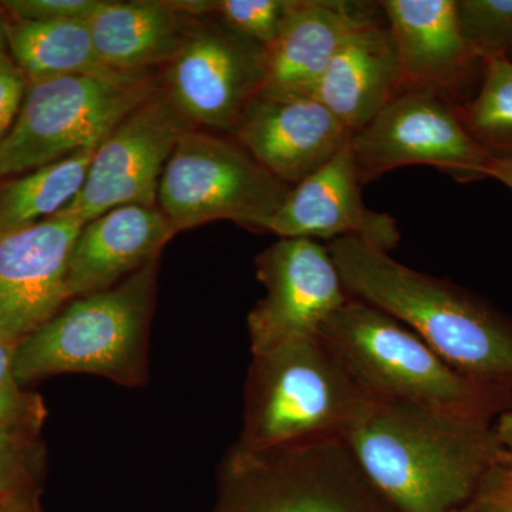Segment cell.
<instances>
[{"label":"cell","instance_id":"2","mask_svg":"<svg viewBox=\"0 0 512 512\" xmlns=\"http://www.w3.org/2000/svg\"><path fill=\"white\" fill-rule=\"evenodd\" d=\"M342 440L399 512H453L473 503L501 448L493 421L377 400Z\"/></svg>","mask_w":512,"mask_h":512},{"label":"cell","instance_id":"38","mask_svg":"<svg viewBox=\"0 0 512 512\" xmlns=\"http://www.w3.org/2000/svg\"><path fill=\"white\" fill-rule=\"evenodd\" d=\"M508 59L512 60V52L510 53V55H507Z\"/></svg>","mask_w":512,"mask_h":512},{"label":"cell","instance_id":"6","mask_svg":"<svg viewBox=\"0 0 512 512\" xmlns=\"http://www.w3.org/2000/svg\"><path fill=\"white\" fill-rule=\"evenodd\" d=\"M212 512H399L339 437L265 451L234 447Z\"/></svg>","mask_w":512,"mask_h":512},{"label":"cell","instance_id":"30","mask_svg":"<svg viewBox=\"0 0 512 512\" xmlns=\"http://www.w3.org/2000/svg\"><path fill=\"white\" fill-rule=\"evenodd\" d=\"M505 491L512 493V451L500 448L481 480L476 497Z\"/></svg>","mask_w":512,"mask_h":512},{"label":"cell","instance_id":"16","mask_svg":"<svg viewBox=\"0 0 512 512\" xmlns=\"http://www.w3.org/2000/svg\"><path fill=\"white\" fill-rule=\"evenodd\" d=\"M350 141V140H349ZM349 143L328 164L293 185L271 222L279 238H359L390 252L400 229L392 215L367 207Z\"/></svg>","mask_w":512,"mask_h":512},{"label":"cell","instance_id":"9","mask_svg":"<svg viewBox=\"0 0 512 512\" xmlns=\"http://www.w3.org/2000/svg\"><path fill=\"white\" fill-rule=\"evenodd\" d=\"M360 183L406 165L440 168L461 183L484 180L491 156L468 133L460 107L426 90L403 89L349 141Z\"/></svg>","mask_w":512,"mask_h":512},{"label":"cell","instance_id":"26","mask_svg":"<svg viewBox=\"0 0 512 512\" xmlns=\"http://www.w3.org/2000/svg\"><path fill=\"white\" fill-rule=\"evenodd\" d=\"M461 29L483 56L512 52V0H457Z\"/></svg>","mask_w":512,"mask_h":512},{"label":"cell","instance_id":"5","mask_svg":"<svg viewBox=\"0 0 512 512\" xmlns=\"http://www.w3.org/2000/svg\"><path fill=\"white\" fill-rule=\"evenodd\" d=\"M157 275L158 258L113 288L70 299L16 346L20 384L62 373H89L121 386H143Z\"/></svg>","mask_w":512,"mask_h":512},{"label":"cell","instance_id":"22","mask_svg":"<svg viewBox=\"0 0 512 512\" xmlns=\"http://www.w3.org/2000/svg\"><path fill=\"white\" fill-rule=\"evenodd\" d=\"M97 147L43 165L3 181L0 188V235L32 227L53 217L76 198L86 181Z\"/></svg>","mask_w":512,"mask_h":512},{"label":"cell","instance_id":"39","mask_svg":"<svg viewBox=\"0 0 512 512\" xmlns=\"http://www.w3.org/2000/svg\"><path fill=\"white\" fill-rule=\"evenodd\" d=\"M3 181L5 180H0V188H2Z\"/></svg>","mask_w":512,"mask_h":512},{"label":"cell","instance_id":"32","mask_svg":"<svg viewBox=\"0 0 512 512\" xmlns=\"http://www.w3.org/2000/svg\"><path fill=\"white\" fill-rule=\"evenodd\" d=\"M487 178L497 180L512 191V157L491 158L487 168Z\"/></svg>","mask_w":512,"mask_h":512},{"label":"cell","instance_id":"11","mask_svg":"<svg viewBox=\"0 0 512 512\" xmlns=\"http://www.w3.org/2000/svg\"><path fill=\"white\" fill-rule=\"evenodd\" d=\"M190 128L158 86L97 147L82 190L63 211L87 224L124 205L157 207L165 165Z\"/></svg>","mask_w":512,"mask_h":512},{"label":"cell","instance_id":"17","mask_svg":"<svg viewBox=\"0 0 512 512\" xmlns=\"http://www.w3.org/2000/svg\"><path fill=\"white\" fill-rule=\"evenodd\" d=\"M386 23L379 2L296 0L274 45L261 93L315 97L333 57L357 30Z\"/></svg>","mask_w":512,"mask_h":512},{"label":"cell","instance_id":"28","mask_svg":"<svg viewBox=\"0 0 512 512\" xmlns=\"http://www.w3.org/2000/svg\"><path fill=\"white\" fill-rule=\"evenodd\" d=\"M101 0H2L10 19L30 22L90 20Z\"/></svg>","mask_w":512,"mask_h":512},{"label":"cell","instance_id":"24","mask_svg":"<svg viewBox=\"0 0 512 512\" xmlns=\"http://www.w3.org/2000/svg\"><path fill=\"white\" fill-rule=\"evenodd\" d=\"M18 343L0 338V433L40 437L46 406L42 397L28 392L16 377Z\"/></svg>","mask_w":512,"mask_h":512},{"label":"cell","instance_id":"18","mask_svg":"<svg viewBox=\"0 0 512 512\" xmlns=\"http://www.w3.org/2000/svg\"><path fill=\"white\" fill-rule=\"evenodd\" d=\"M177 234L157 207L124 205L83 225L67 264L69 298L92 295L160 258Z\"/></svg>","mask_w":512,"mask_h":512},{"label":"cell","instance_id":"3","mask_svg":"<svg viewBox=\"0 0 512 512\" xmlns=\"http://www.w3.org/2000/svg\"><path fill=\"white\" fill-rule=\"evenodd\" d=\"M318 336L377 402L494 421L510 400L460 375L392 315L350 298Z\"/></svg>","mask_w":512,"mask_h":512},{"label":"cell","instance_id":"27","mask_svg":"<svg viewBox=\"0 0 512 512\" xmlns=\"http://www.w3.org/2000/svg\"><path fill=\"white\" fill-rule=\"evenodd\" d=\"M296 0H214L212 16L266 47L274 45Z\"/></svg>","mask_w":512,"mask_h":512},{"label":"cell","instance_id":"37","mask_svg":"<svg viewBox=\"0 0 512 512\" xmlns=\"http://www.w3.org/2000/svg\"><path fill=\"white\" fill-rule=\"evenodd\" d=\"M453 512H478L477 505L473 503L463 505V507L457 508L456 511Z\"/></svg>","mask_w":512,"mask_h":512},{"label":"cell","instance_id":"12","mask_svg":"<svg viewBox=\"0 0 512 512\" xmlns=\"http://www.w3.org/2000/svg\"><path fill=\"white\" fill-rule=\"evenodd\" d=\"M255 262L266 295L248 315L252 356L318 335L350 299L329 247L313 239L281 238Z\"/></svg>","mask_w":512,"mask_h":512},{"label":"cell","instance_id":"34","mask_svg":"<svg viewBox=\"0 0 512 512\" xmlns=\"http://www.w3.org/2000/svg\"><path fill=\"white\" fill-rule=\"evenodd\" d=\"M8 25V13L0 5V57L9 55Z\"/></svg>","mask_w":512,"mask_h":512},{"label":"cell","instance_id":"36","mask_svg":"<svg viewBox=\"0 0 512 512\" xmlns=\"http://www.w3.org/2000/svg\"><path fill=\"white\" fill-rule=\"evenodd\" d=\"M474 504L477 505L478 512H510L501 505L490 503V501L474 500Z\"/></svg>","mask_w":512,"mask_h":512},{"label":"cell","instance_id":"20","mask_svg":"<svg viewBox=\"0 0 512 512\" xmlns=\"http://www.w3.org/2000/svg\"><path fill=\"white\" fill-rule=\"evenodd\" d=\"M194 19L173 0H101L89 23L104 67L148 73L174 59Z\"/></svg>","mask_w":512,"mask_h":512},{"label":"cell","instance_id":"4","mask_svg":"<svg viewBox=\"0 0 512 512\" xmlns=\"http://www.w3.org/2000/svg\"><path fill=\"white\" fill-rule=\"evenodd\" d=\"M373 403L318 335L289 340L252 356L235 447L265 451L342 439Z\"/></svg>","mask_w":512,"mask_h":512},{"label":"cell","instance_id":"31","mask_svg":"<svg viewBox=\"0 0 512 512\" xmlns=\"http://www.w3.org/2000/svg\"><path fill=\"white\" fill-rule=\"evenodd\" d=\"M493 430L500 447L512 451V406L495 417Z\"/></svg>","mask_w":512,"mask_h":512},{"label":"cell","instance_id":"25","mask_svg":"<svg viewBox=\"0 0 512 512\" xmlns=\"http://www.w3.org/2000/svg\"><path fill=\"white\" fill-rule=\"evenodd\" d=\"M45 447L40 437L0 433V500L40 497Z\"/></svg>","mask_w":512,"mask_h":512},{"label":"cell","instance_id":"10","mask_svg":"<svg viewBox=\"0 0 512 512\" xmlns=\"http://www.w3.org/2000/svg\"><path fill=\"white\" fill-rule=\"evenodd\" d=\"M268 47L215 16L195 18L184 45L158 76L163 92L194 127L232 136L264 90Z\"/></svg>","mask_w":512,"mask_h":512},{"label":"cell","instance_id":"23","mask_svg":"<svg viewBox=\"0 0 512 512\" xmlns=\"http://www.w3.org/2000/svg\"><path fill=\"white\" fill-rule=\"evenodd\" d=\"M468 133L493 157H512V60L485 56L480 86L460 107Z\"/></svg>","mask_w":512,"mask_h":512},{"label":"cell","instance_id":"29","mask_svg":"<svg viewBox=\"0 0 512 512\" xmlns=\"http://www.w3.org/2000/svg\"><path fill=\"white\" fill-rule=\"evenodd\" d=\"M28 92V80L20 72L12 57H0V141L18 119Z\"/></svg>","mask_w":512,"mask_h":512},{"label":"cell","instance_id":"1","mask_svg":"<svg viewBox=\"0 0 512 512\" xmlns=\"http://www.w3.org/2000/svg\"><path fill=\"white\" fill-rule=\"evenodd\" d=\"M329 251L350 298L400 320L460 375L512 403V319L363 239H335Z\"/></svg>","mask_w":512,"mask_h":512},{"label":"cell","instance_id":"8","mask_svg":"<svg viewBox=\"0 0 512 512\" xmlns=\"http://www.w3.org/2000/svg\"><path fill=\"white\" fill-rule=\"evenodd\" d=\"M289 190L234 137L194 127L165 165L157 208L175 232L222 220L269 232Z\"/></svg>","mask_w":512,"mask_h":512},{"label":"cell","instance_id":"14","mask_svg":"<svg viewBox=\"0 0 512 512\" xmlns=\"http://www.w3.org/2000/svg\"><path fill=\"white\" fill-rule=\"evenodd\" d=\"M402 64L404 89L426 90L456 106L483 74V56L461 29L457 0H382Z\"/></svg>","mask_w":512,"mask_h":512},{"label":"cell","instance_id":"13","mask_svg":"<svg viewBox=\"0 0 512 512\" xmlns=\"http://www.w3.org/2000/svg\"><path fill=\"white\" fill-rule=\"evenodd\" d=\"M83 225L62 210L0 235V338L20 342L70 301L67 264Z\"/></svg>","mask_w":512,"mask_h":512},{"label":"cell","instance_id":"7","mask_svg":"<svg viewBox=\"0 0 512 512\" xmlns=\"http://www.w3.org/2000/svg\"><path fill=\"white\" fill-rule=\"evenodd\" d=\"M158 86L154 72L114 70L28 83L18 119L0 141V180L99 147Z\"/></svg>","mask_w":512,"mask_h":512},{"label":"cell","instance_id":"21","mask_svg":"<svg viewBox=\"0 0 512 512\" xmlns=\"http://www.w3.org/2000/svg\"><path fill=\"white\" fill-rule=\"evenodd\" d=\"M9 56L28 83L70 74L106 72L89 20L30 22L9 18Z\"/></svg>","mask_w":512,"mask_h":512},{"label":"cell","instance_id":"15","mask_svg":"<svg viewBox=\"0 0 512 512\" xmlns=\"http://www.w3.org/2000/svg\"><path fill=\"white\" fill-rule=\"evenodd\" d=\"M232 137L266 171L291 187L328 164L352 133L316 97L259 93Z\"/></svg>","mask_w":512,"mask_h":512},{"label":"cell","instance_id":"19","mask_svg":"<svg viewBox=\"0 0 512 512\" xmlns=\"http://www.w3.org/2000/svg\"><path fill=\"white\" fill-rule=\"evenodd\" d=\"M403 89L396 43L386 23H380L346 40L323 73L315 97L353 134Z\"/></svg>","mask_w":512,"mask_h":512},{"label":"cell","instance_id":"35","mask_svg":"<svg viewBox=\"0 0 512 512\" xmlns=\"http://www.w3.org/2000/svg\"><path fill=\"white\" fill-rule=\"evenodd\" d=\"M474 500L490 501V503L501 505L505 510L512 512V493H510V491H505V493L478 495Z\"/></svg>","mask_w":512,"mask_h":512},{"label":"cell","instance_id":"33","mask_svg":"<svg viewBox=\"0 0 512 512\" xmlns=\"http://www.w3.org/2000/svg\"><path fill=\"white\" fill-rule=\"evenodd\" d=\"M0 512H42L39 497H12L0 500Z\"/></svg>","mask_w":512,"mask_h":512}]
</instances>
